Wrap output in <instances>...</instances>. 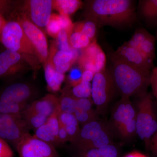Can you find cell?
I'll return each instance as SVG.
<instances>
[{
  "label": "cell",
  "mask_w": 157,
  "mask_h": 157,
  "mask_svg": "<svg viewBox=\"0 0 157 157\" xmlns=\"http://www.w3.org/2000/svg\"><path fill=\"white\" fill-rule=\"evenodd\" d=\"M31 129L21 114L11 115L0 113V138L15 147Z\"/></svg>",
  "instance_id": "cell-7"
},
{
  "label": "cell",
  "mask_w": 157,
  "mask_h": 157,
  "mask_svg": "<svg viewBox=\"0 0 157 157\" xmlns=\"http://www.w3.org/2000/svg\"><path fill=\"white\" fill-rule=\"evenodd\" d=\"M58 45L59 50L69 51L72 49L69 42V36L66 31L62 30L58 35Z\"/></svg>",
  "instance_id": "cell-34"
},
{
  "label": "cell",
  "mask_w": 157,
  "mask_h": 157,
  "mask_svg": "<svg viewBox=\"0 0 157 157\" xmlns=\"http://www.w3.org/2000/svg\"><path fill=\"white\" fill-rule=\"evenodd\" d=\"M136 114V130L147 150L150 142L157 130V116L151 94L147 92L138 97Z\"/></svg>",
  "instance_id": "cell-3"
},
{
  "label": "cell",
  "mask_w": 157,
  "mask_h": 157,
  "mask_svg": "<svg viewBox=\"0 0 157 157\" xmlns=\"http://www.w3.org/2000/svg\"><path fill=\"white\" fill-rule=\"evenodd\" d=\"M145 58L152 63H153L155 58V39L150 33L140 45L138 49Z\"/></svg>",
  "instance_id": "cell-22"
},
{
  "label": "cell",
  "mask_w": 157,
  "mask_h": 157,
  "mask_svg": "<svg viewBox=\"0 0 157 157\" xmlns=\"http://www.w3.org/2000/svg\"><path fill=\"white\" fill-rule=\"evenodd\" d=\"M111 59L112 69L110 72L121 98H138L147 92L151 71H145L129 64L113 54Z\"/></svg>",
  "instance_id": "cell-2"
},
{
  "label": "cell",
  "mask_w": 157,
  "mask_h": 157,
  "mask_svg": "<svg viewBox=\"0 0 157 157\" xmlns=\"http://www.w3.org/2000/svg\"><path fill=\"white\" fill-rule=\"evenodd\" d=\"M94 73L89 70H84L82 74V80L91 82L92 81Z\"/></svg>",
  "instance_id": "cell-44"
},
{
  "label": "cell",
  "mask_w": 157,
  "mask_h": 157,
  "mask_svg": "<svg viewBox=\"0 0 157 157\" xmlns=\"http://www.w3.org/2000/svg\"><path fill=\"white\" fill-rule=\"evenodd\" d=\"M113 54L129 64L145 71H151L154 67L153 63L149 61L140 51L126 42L118 47Z\"/></svg>",
  "instance_id": "cell-11"
},
{
  "label": "cell",
  "mask_w": 157,
  "mask_h": 157,
  "mask_svg": "<svg viewBox=\"0 0 157 157\" xmlns=\"http://www.w3.org/2000/svg\"><path fill=\"white\" fill-rule=\"evenodd\" d=\"M22 118L31 130L34 132L46 123L48 117L27 109L22 114Z\"/></svg>",
  "instance_id": "cell-19"
},
{
  "label": "cell",
  "mask_w": 157,
  "mask_h": 157,
  "mask_svg": "<svg viewBox=\"0 0 157 157\" xmlns=\"http://www.w3.org/2000/svg\"><path fill=\"white\" fill-rule=\"evenodd\" d=\"M36 54L42 62H45L48 57V45L45 34L37 26L23 17L17 20Z\"/></svg>",
  "instance_id": "cell-9"
},
{
  "label": "cell",
  "mask_w": 157,
  "mask_h": 157,
  "mask_svg": "<svg viewBox=\"0 0 157 157\" xmlns=\"http://www.w3.org/2000/svg\"><path fill=\"white\" fill-rule=\"evenodd\" d=\"M149 34V33L144 29H137L135 30L131 39L126 43L138 50L140 45L146 39Z\"/></svg>",
  "instance_id": "cell-29"
},
{
  "label": "cell",
  "mask_w": 157,
  "mask_h": 157,
  "mask_svg": "<svg viewBox=\"0 0 157 157\" xmlns=\"http://www.w3.org/2000/svg\"><path fill=\"white\" fill-rule=\"evenodd\" d=\"M59 107V98L48 94L39 100L34 101L27 109L48 117Z\"/></svg>",
  "instance_id": "cell-15"
},
{
  "label": "cell",
  "mask_w": 157,
  "mask_h": 157,
  "mask_svg": "<svg viewBox=\"0 0 157 157\" xmlns=\"http://www.w3.org/2000/svg\"><path fill=\"white\" fill-rule=\"evenodd\" d=\"M46 27L48 33L52 37L57 38L60 31L62 30L59 15L52 14L49 22Z\"/></svg>",
  "instance_id": "cell-30"
},
{
  "label": "cell",
  "mask_w": 157,
  "mask_h": 157,
  "mask_svg": "<svg viewBox=\"0 0 157 157\" xmlns=\"http://www.w3.org/2000/svg\"><path fill=\"white\" fill-rule=\"evenodd\" d=\"M23 58L21 54L6 48L0 52V78L14 76L19 72Z\"/></svg>",
  "instance_id": "cell-13"
},
{
  "label": "cell",
  "mask_w": 157,
  "mask_h": 157,
  "mask_svg": "<svg viewBox=\"0 0 157 157\" xmlns=\"http://www.w3.org/2000/svg\"><path fill=\"white\" fill-rule=\"evenodd\" d=\"M45 75L49 88L53 91H58L64 80V74L57 72L53 65L48 63L45 66Z\"/></svg>",
  "instance_id": "cell-16"
},
{
  "label": "cell",
  "mask_w": 157,
  "mask_h": 157,
  "mask_svg": "<svg viewBox=\"0 0 157 157\" xmlns=\"http://www.w3.org/2000/svg\"><path fill=\"white\" fill-rule=\"evenodd\" d=\"M141 14L147 19L157 17V0H144L140 1Z\"/></svg>",
  "instance_id": "cell-26"
},
{
  "label": "cell",
  "mask_w": 157,
  "mask_h": 157,
  "mask_svg": "<svg viewBox=\"0 0 157 157\" xmlns=\"http://www.w3.org/2000/svg\"><path fill=\"white\" fill-rule=\"evenodd\" d=\"M31 17L37 26H47L52 15L53 1L51 0H32L30 1Z\"/></svg>",
  "instance_id": "cell-14"
},
{
  "label": "cell",
  "mask_w": 157,
  "mask_h": 157,
  "mask_svg": "<svg viewBox=\"0 0 157 157\" xmlns=\"http://www.w3.org/2000/svg\"><path fill=\"white\" fill-rule=\"evenodd\" d=\"M59 17L62 30L66 31L70 37L74 27V24L70 19V16L66 14H59Z\"/></svg>",
  "instance_id": "cell-36"
},
{
  "label": "cell",
  "mask_w": 157,
  "mask_h": 157,
  "mask_svg": "<svg viewBox=\"0 0 157 157\" xmlns=\"http://www.w3.org/2000/svg\"><path fill=\"white\" fill-rule=\"evenodd\" d=\"M35 89L32 86L16 82L8 86L0 93V101L27 104L35 96Z\"/></svg>",
  "instance_id": "cell-10"
},
{
  "label": "cell",
  "mask_w": 157,
  "mask_h": 157,
  "mask_svg": "<svg viewBox=\"0 0 157 157\" xmlns=\"http://www.w3.org/2000/svg\"><path fill=\"white\" fill-rule=\"evenodd\" d=\"M74 114L81 128L91 122L99 120L98 113H92L77 108Z\"/></svg>",
  "instance_id": "cell-28"
},
{
  "label": "cell",
  "mask_w": 157,
  "mask_h": 157,
  "mask_svg": "<svg viewBox=\"0 0 157 157\" xmlns=\"http://www.w3.org/2000/svg\"><path fill=\"white\" fill-rule=\"evenodd\" d=\"M136 111L130 98H121L113 108L111 113L113 126L117 131L119 129L136 117Z\"/></svg>",
  "instance_id": "cell-12"
},
{
  "label": "cell",
  "mask_w": 157,
  "mask_h": 157,
  "mask_svg": "<svg viewBox=\"0 0 157 157\" xmlns=\"http://www.w3.org/2000/svg\"><path fill=\"white\" fill-rule=\"evenodd\" d=\"M112 135L107 126L99 120L87 124L80 129L76 140L72 144L76 150L100 148L113 144Z\"/></svg>",
  "instance_id": "cell-4"
},
{
  "label": "cell",
  "mask_w": 157,
  "mask_h": 157,
  "mask_svg": "<svg viewBox=\"0 0 157 157\" xmlns=\"http://www.w3.org/2000/svg\"><path fill=\"white\" fill-rule=\"evenodd\" d=\"M101 157H120V151L113 143L99 148Z\"/></svg>",
  "instance_id": "cell-33"
},
{
  "label": "cell",
  "mask_w": 157,
  "mask_h": 157,
  "mask_svg": "<svg viewBox=\"0 0 157 157\" xmlns=\"http://www.w3.org/2000/svg\"><path fill=\"white\" fill-rule=\"evenodd\" d=\"M58 118L60 124L65 127L79 124L74 113H68L60 110Z\"/></svg>",
  "instance_id": "cell-32"
},
{
  "label": "cell",
  "mask_w": 157,
  "mask_h": 157,
  "mask_svg": "<svg viewBox=\"0 0 157 157\" xmlns=\"http://www.w3.org/2000/svg\"><path fill=\"white\" fill-rule=\"evenodd\" d=\"M14 153L6 140L0 138V157H13Z\"/></svg>",
  "instance_id": "cell-39"
},
{
  "label": "cell",
  "mask_w": 157,
  "mask_h": 157,
  "mask_svg": "<svg viewBox=\"0 0 157 157\" xmlns=\"http://www.w3.org/2000/svg\"><path fill=\"white\" fill-rule=\"evenodd\" d=\"M87 19L111 27L132 25L136 18L135 2L131 0H93L86 8Z\"/></svg>",
  "instance_id": "cell-1"
},
{
  "label": "cell",
  "mask_w": 157,
  "mask_h": 157,
  "mask_svg": "<svg viewBox=\"0 0 157 157\" xmlns=\"http://www.w3.org/2000/svg\"><path fill=\"white\" fill-rule=\"evenodd\" d=\"M153 157H157V145L150 149Z\"/></svg>",
  "instance_id": "cell-48"
},
{
  "label": "cell",
  "mask_w": 157,
  "mask_h": 157,
  "mask_svg": "<svg viewBox=\"0 0 157 157\" xmlns=\"http://www.w3.org/2000/svg\"><path fill=\"white\" fill-rule=\"evenodd\" d=\"M97 25L92 21L87 19L83 22L74 24L73 31L81 32L94 41L97 33Z\"/></svg>",
  "instance_id": "cell-25"
},
{
  "label": "cell",
  "mask_w": 157,
  "mask_h": 157,
  "mask_svg": "<svg viewBox=\"0 0 157 157\" xmlns=\"http://www.w3.org/2000/svg\"><path fill=\"white\" fill-rule=\"evenodd\" d=\"M116 89L111 73L107 69L94 74L91 82V97L98 114H104Z\"/></svg>",
  "instance_id": "cell-5"
},
{
  "label": "cell",
  "mask_w": 157,
  "mask_h": 157,
  "mask_svg": "<svg viewBox=\"0 0 157 157\" xmlns=\"http://www.w3.org/2000/svg\"><path fill=\"white\" fill-rule=\"evenodd\" d=\"M150 86L153 94L157 100V67H154L151 70Z\"/></svg>",
  "instance_id": "cell-40"
},
{
  "label": "cell",
  "mask_w": 157,
  "mask_h": 157,
  "mask_svg": "<svg viewBox=\"0 0 157 157\" xmlns=\"http://www.w3.org/2000/svg\"><path fill=\"white\" fill-rule=\"evenodd\" d=\"M81 1L78 0H57L53 1V6L60 14L70 16L74 14L82 6Z\"/></svg>",
  "instance_id": "cell-17"
},
{
  "label": "cell",
  "mask_w": 157,
  "mask_h": 157,
  "mask_svg": "<svg viewBox=\"0 0 157 157\" xmlns=\"http://www.w3.org/2000/svg\"><path fill=\"white\" fill-rule=\"evenodd\" d=\"M93 104L94 103L92 100H91L90 98L77 99L76 101V108L92 113H98L97 111L95 110L93 108Z\"/></svg>",
  "instance_id": "cell-37"
},
{
  "label": "cell",
  "mask_w": 157,
  "mask_h": 157,
  "mask_svg": "<svg viewBox=\"0 0 157 157\" xmlns=\"http://www.w3.org/2000/svg\"><path fill=\"white\" fill-rule=\"evenodd\" d=\"M60 109L63 112L74 113L76 107V99L72 93L66 92L59 98Z\"/></svg>",
  "instance_id": "cell-24"
},
{
  "label": "cell",
  "mask_w": 157,
  "mask_h": 157,
  "mask_svg": "<svg viewBox=\"0 0 157 157\" xmlns=\"http://www.w3.org/2000/svg\"><path fill=\"white\" fill-rule=\"evenodd\" d=\"M27 104L0 101V113L11 115H20L29 107Z\"/></svg>",
  "instance_id": "cell-23"
},
{
  "label": "cell",
  "mask_w": 157,
  "mask_h": 157,
  "mask_svg": "<svg viewBox=\"0 0 157 157\" xmlns=\"http://www.w3.org/2000/svg\"><path fill=\"white\" fill-rule=\"evenodd\" d=\"M10 2L8 1H0V14H2L9 11L11 7Z\"/></svg>",
  "instance_id": "cell-42"
},
{
  "label": "cell",
  "mask_w": 157,
  "mask_h": 157,
  "mask_svg": "<svg viewBox=\"0 0 157 157\" xmlns=\"http://www.w3.org/2000/svg\"><path fill=\"white\" fill-rule=\"evenodd\" d=\"M118 133L124 138H129L137 134L136 118L130 121L117 130Z\"/></svg>",
  "instance_id": "cell-31"
},
{
  "label": "cell",
  "mask_w": 157,
  "mask_h": 157,
  "mask_svg": "<svg viewBox=\"0 0 157 157\" xmlns=\"http://www.w3.org/2000/svg\"><path fill=\"white\" fill-rule=\"evenodd\" d=\"M7 21L2 14H0V36Z\"/></svg>",
  "instance_id": "cell-47"
},
{
  "label": "cell",
  "mask_w": 157,
  "mask_h": 157,
  "mask_svg": "<svg viewBox=\"0 0 157 157\" xmlns=\"http://www.w3.org/2000/svg\"><path fill=\"white\" fill-rule=\"evenodd\" d=\"M78 57V53L76 49L72 48L69 51L59 50L55 54L52 58L53 66L72 64Z\"/></svg>",
  "instance_id": "cell-20"
},
{
  "label": "cell",
  "mask_w": 157,
  "mask_h": 157,
  "mask_svg": "<svg viewBox=\"0 0 157 157\" xmlns=\"http://www.w3.org/2000/svg\"><path fill=\"white\" fill-rule=\"evenodd\" d=\"M58 139L60 145H62L66 142L69 141V137L67 132L66 131L64 127L60 124L59 128L58 134Z\"/></svg>",
  "instance_id": "cell-41"
},
{
  "label": "cell",
  "mask_w": 157,
  "mask_h": 157,
  "mask_svg": "<svg viewBox=\"0 0 157 157\" xmlns=\"http://www.w3.org/2000/svg\"><path fill=\"white\" fill-rule=\"evenodd\" d=\"M71 93L76 99L90 98L91 96V83L82 79L79 84L73 87Z\"/></svg>",
  "instance_id": "cell-27"
},
{
  "label": "cell",
  "mask_w": 157,
  "mask_h": 157,
  "mask_svg": "<svg viewBox=\"0 0 157 157\" xmlns=\"http://www.w3.org/2000/svg\"><path fill=\"white\" fill-rule=\"evenodd\" d=\"M83 71L80 67L73 68L70 70L68 79L70 84L73 87L76 86L81 82Z\"/></svg>",
  "instance_id": "cell-35"
},
{
  "label": "cell",
  "mask_w": 157,
  "mask_h": 157,
  "mask_svg": "<svg viewBox=\"0 0 157 157\" xmlns=\"http://www.w3.org/2000/svg\"><path fill=\"white\" fill-rule=\"evenodd\" d=\"M124 157H148L146 155L143 154L138 151H133L129 153L125 156Z\"/></svg>",
  "instance_id": "cell-45"
},
{
  "label": "cell",
  "mask_w": 157,
  "mask_h": 157,
  "mask_svg": "<svg viewBox=\"0 0 157 157\" xmlns=\"http://www.w3.org/2000/svg\"><path fill=\"white\" fill-rule=\"evenodd\" d=\"M15 148L19 157H59L55 147L30 133L22 137Z\"/></svg>",
  "instance_id": "cell-8"
},
{
  "label": "cell",
  "mask_w": 157,
  "mask_h": 157,
  "mask_svg": "<svg viewBox=\"0 0 157 157\" xmlns=\"http://www.w3.org/2000/svg\"><path fill=\"white\" fill-rule=\"evenodd\" d=\"M157 145V130L156 132H155L154 135L152 137L150 142L149 150L150 149L153 147Z\"/></svg>",
  "instance_id": "cell-46"
},
{
  "label": "cell",
  "mask_w": 157,
  "mask_h": 157,
  "mask_svg": "<svg viewBox=\"0 0 157 157\" xmlns=\"http://www.w3.org/2000/svg\"><path fill=\"white\" fill-rule=\"evenodd\" d=\"M73 157H101L99 148H89L77 151Z\"/></svg>",
  "instance_id": "cell-38"
},
{
  "label": "cell",
  "mask_w": 157,
  "mask_h": 157,
  "mask_svg": "<svg viewBox=\"0 0 157 157\" xmlns=\"http://www.w3.org/2000/svg\"><path fill=\"white\" fill-rule=\"evenodd\" d=\"M0 42L6 49L22 55L36 54L22 27L17 21H7L0 36Z\"/></svg>",
  "instance_id": "cell-6"
},
{
  "label": "cell",
  "mask_w": 157,
  "mask_h": 157,
  "mask_svg": "<svg viewBox=\"0 0 157 157\" xmlns=\"http://www.w3.org/2000/svg\"><path fill=\"white\" fill-rule=\"evenodd\" d=\"M69 42L73 49H85L93 42L90 38L78 31H73L69 37Z\"/></svg>",
  "instance_id": "cell-21"
},
{
  "label": "cell",
  "mask_w": 157,
  "mask_h": 157,
  "mask_svg": "<svg viewBox=\"0 0 157 157\" xmlns=\"http://www.w3.org/2000/svg\"><path fill=\"white\" fill-rule=\"evenodd\" d=\"M72 65V64L69 63L57 65V66H54V67L57 72L64 74L65 73L70 70Z\"/></svg>",
  "instance_id": "cell-43"
},
{
  "label": "cell",
  "mask_w": 157,
  "mask_h": 157,
  "mask_svg": "<svg viewBox=\"0 0 157 157\" xmlns=\"http://www.w3.org/2000/svg\"><path fill=\"white\" fill-rule=\"evenodd\" d=\"M34 132V136L40 140L51 144L56 148L60 146L57 137L46 122Z\"/></svg>",
  "instance_id": "cell-18"
}]
</instances>
